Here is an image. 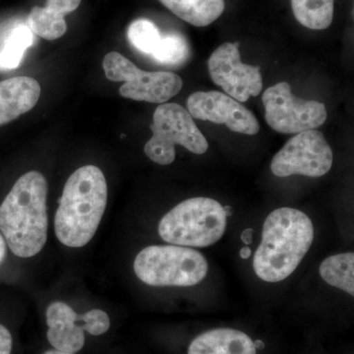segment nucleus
<instances>
[{
    "mask_svg": "<svg viewBox=\"0 0 354 354\" xmlns=\"http://www.w3.org/2000/svg\"><path fill=\"white\" fill-rule=\"evenodd\" d=\"M7 244L3 235L0 232V264L3 262L6 257Z\"/></svg>",
    "mask_w": 354,
    "mask_h": 354,
    "instance_id": "nucleus-24",
    "label": "nucleus"
},
{
    "mask_svg": "<svg viewBox=\"0 0 354 354\" xmlns=\"http://www.w3.org/2000/svg\"><path fill=\"white\" fill-rule=\"evenodd\" d=\"M314 227L299 209L272 211L263 225L262 241L254 255L256 276L267 283H279L297 269L313 243Z\"/></svg>",
    "mask_w": 354,
    "mask_h": 354,
    "instance_id": "nucleus-2",
    "label": "nucleus"
},
{
    "mask_svg": "<svg viewBox=\"0 0 354 354\" xmlns=\"http://www.w3.org/2000/svg\"><path fill=\"white\" fill-rule=\"evenodd\" d=\"M128 39L130 43L141 53L152 55L158 43H160L162 35L157 26L150 20L138 19L134 21L128 29Z\"/></svg>",
    "mask_w": 354,
    "mask_h": 354,
    "instance_id": "nucleus-21",
    "label": "nucleus"
},
{
    "mask_svg": "<svg viewBox=\"0 0 354 354\" xmlns=\"http://www.w3.org/2000/svg\"><path fill=\"white\" fill-rule=\"evenodd\" d=\"M254 344H255L256 349H263L265 346L264 342L259 341V339L254 342Z\"/></svg>",
    "mask_w": 354,
    "mask_h": 354,
    "instance_id": "nucleus-28",
    "label": "nucleus"
},
{
    "mask_svg": "<svg viewBox=\"0 0 354 354\" xmlns=\"http://www.w3.org/2000/svg\"><path fill=\"white\" fill-rule=\"evenodd\" d=\"M108 203L106 177L95 165H84L65 183L55 216L58 241L71 248L87 245L100 227Z\"/></svg>",
    "mask_w": 354,
    "mask_h": 354,
    "instance_id": "nucleus-3",
    "label": "nucleus"
},
{
    "mask_svg": "<svg viewBox=\"0 0 354 354\" xmlns=\"http://www.w3.org/2000/svg\"><path fill=\"white\" fill-rule=\"evenodd\" d=\"M188 354H257L254 342L241 330L221 328L198 335Z\"/></svg>",
    "mask_w": 354,
    "mask_h": 354,
    "instance_id": "nucleus-14",
    "label": "nucleus"
},
{
    "mask_svg": "<svg viewBox=\"0 0 354 354\" xmlns=\"http://www.w3.org/2000/svg\"><path fill=\"white\" fill-rule=\"evenodd\" d=\"M44 354H75L66 353V351H58V349H51V351H46Z\"/></svg>",
    "mask_w": 354,
    "mask_h": 354,
    "instance_id": "nucleus-27",
    "label": "nucleus"
},
{
    "mask_svg": "<svg viewBox=\"0 0 354 354\" xmlns=\"http://www.w3.org/2000/svg\"><path fill=\"white\" fill-rule=\"evenodd\" d=\"M253 239V230L252 228H247V230H244L241 234V241L244 242V243L251 244L252 243Z\"/></svg>",
    "mask_w": 354,
    "mask_h": 354,
    "instance_id": "nucleus-25",
    "label": "nucleus"
},
{
    "mask_svg": "<svg viewBox=\"0 0 354 354\" xmlns=\"http://www.w3.org/2000/svg\"><path fill=\"white\" fill-rule=\"evenodd\" d=\"M262 100L268 125L283 134L313 130L327 120V109L323 102L300 99L292 94L290 84L286 82L268 88Z\"/></svg>",
    "mask_w": 354,
    "mask_h": 354,
    "instance_id": "nucleus-8",
    "label": "nucleus"
},
{
    "mask_svg": "<svg viewBox=\"0 0 354 354\" xmlns=\"http://www.w3.org/2000/svg\"><path fill=\"white\" fill-rule=\"evenodd\" d=\"M354 254L353 252L335 254L323 261L319 272L321 278L328 283L354 295Z\"/></svg>",
    "mask_w": 354,
    "mask_h": 354,
    "instance_id": "nucleus-16",
    "label": "nucleus"
},
{
    "mask_svg": "<svg viewBox=\"0 0 354 354\" xmlns=\"http://www.w3.org/2000/svg\"><path fill=\"white\" fill-rule=\"evenodd\" d=\"M227 215L221 203L195 197L179 203L158 223V234L167 243L184 247H208L223 236Z\"/></svg>",
    "mask_w": 354,
    "mask_h": 354,
    "instance_id": "nucleus-4",
    "label": "nucleus"
},
{
    "mask_svg": "<svg viewBox=\"0 0 354 354\" xmlns=\"http://www.w3.org/2000/svg\"><path fill=\"white\" fill-rule=\"evenodd\" d=\"M334 153L322 132L308 130L288 140L272 158L274 176L321 177L332 169Z\"/></svg>",
    "mask_w": 354,
    "mask_h": 354,
    "instance_id": "nucleus-9",
    "label": "nucleus"
},
{
    "mask_svg": "<svg viewBox=\"0 0 354 354\" xmlns=\"http://www.w3.org/2000/svg\"><path fill=\"white\" fill-rule=\"evenodd\" d=\"M102 67L109 80L124 82L120 94L133 101L165 104L183 87V79L177 74L144 71L116 51L104 57Z\"/></svg>",
    "mask_w": 354,
    "mask_h": 354,
    "instance_id": "nucleus-7",
    "label": "nucleus"
},
{
    "mask_svg": "<svg viewBox=\"0 0 354 354\" xmlns=\"http://www.w3.org/2000/svg\"><path fill=\"white\" fill-rule=\"evenodd\" d=\"M81 1L82 0H46V7L65 17L67 14L75 11Z\"/></svg>",
    "mask_w": 354,
    "mask_h": 354,
    "instance_id": "nucleus-22",
    "label": "nucleus"
},
{
    "mask_svg": "<svg viewBox=\"0 0 354 354\" xmlns=\"http://www.w3.org/2000/svg\"><path fill=\"white\" fill-rule=\"evenodd\" d=\"M189 53L187 39L178 32H171L162 36L152 57L160 64L176 65L185 62Z\"/></svg>",
    "mask_w": 354,
    "mask_h": 354,
    "instance_id": "nucleus-20",
    "label": "nucleus"
},
{
    "mask_svg": "<svg viewBox=\"0 0 354 354\" xmlns=\"http://www.w3.org/2000/svg\"><path fill=\"white\" fill-rule=\"evenodd\" d=\"M151 130L153 136L144 147V152L158 165H167L174 162L176 145L196 155H203L209 148L206 137L197 127L189 111L174 102H165L158 106Z\"/></svg>",
    "mask_w": 354,
    "mask_h": 354,
    "instance_id": "nucleus-6",
    "label": "nucleus"
},
{
    "mask_svg": "<svg viewBox=\"0 0 354 354\" xmlns=\"http://www.w3.org/2000/svg\"><path fill=\"white\" fill-rule=\"evenodd\" d=\"M251 256V249L248 246L243 247L241 250V257L242 259H248Z\"/></svg>",
    "mask_w": 354,
    "mask_h": 354,
    "instance_id": "nucleus-26",
    "label": "nucleus"
},
{
    "mask_svg": "<svg viewBox=\"0 0 354 354\" xmlns=\"http://www.w3.org/2000/svg\"><path fill=\"white\" fill-rule=\"evenodd\" d=\"M223 209H225V215H227V216H232V207L225 206V208H223Z\"/></svg>",
    "mask_w": 354,
    "mask_h": 354,
    "instance_id": "nucleus-29",
    "label": "nucleus"
},
{
    "mask_svg": "<svg viewBox=\"0 0 354 354\" xmlns=\"http://www.w3.org/2000/svg\"><path fill=\"white\" fill-rule=\"evenodd\" d=\"M46 333L48 342L55 349L76 353L85 344V334H106L111 328V319L106 312L92 309L78 314L68 304L55 301L50 304L46 312Z\"/></svg>",
    "mask_w": 354,
    "mask_h": 354,
    "instance_id": "nucleus-10",
    "label": "nucleus"
},
{
    "mask_svg": "<svg viewBox=\"0 0 354 354\" xmlns=\"http://www.w3.org/2000/svg\"><path fill=\"white\" fill-rule=\"evenodd\" d=\"M13 339L10 330L0 324V354L12 353Z\"/></svg>",
    "mask_w": 354,
    "mask_h": 354,
    "instance_id": "nucleus-23",
    "label": "nucleus"
},
{
    "mask_svg": "<svg viewBox=\"0 0 354 354\" xmlns=\"http://www.w3.org/2000/svg\"><path fill=\"white\" fill-rule=\"evenodd\" d=\"M34 35L28 26L20 24L9 32L0 50V68H17L26 50L34 44Z\"/></svg>",
    "mask_w": 354,
    "mask_h": 354,
    "instance_id": "nucleus-18",
    "label": "nucleus"
},
{
    "mask_svg": "<svg viewBox=\"0 0 354 354\" xmlns=\"http://www.w3.org/2000/svg\"><path fill=\"white\" fill-rule=\"evenodd\" d=\"M48 183L39 171L26 172L0 205V232L14 255L31 258L48 241Z\"/></svg>",
    "mask_w": 354,
    "mask_h": 354,
    "instance_id": "nucleus-1",
    "label": "nucleus"
},
{
    "mask_svg": "<svg viewBox=\"0 0 354 354\" xmlns=\"http://www.w3.org/2000/svg\"><path fill=\"white\" fill-rule=\"evenodd\" d=\"M28 25L32 32L48 41L62 38L67 30L64 16L46 6L32 7L28 16Z\"/></svg>",
    "mask_w": 354,
    "mask_h": 354,
    "instance_id": "nucleus-19",
    "label": "nucleus"
},
{
    "mask_svg": "<svg viewBox=\"0 0 354 354\" xmlns=\"http://www.w3.org/2000/svg\"><path fill=\"white\" fill-rule=\"evenodd\" d=\"M239 43H225L209 58V73L216 85L237 102L248 101L257 97L263 88L260 67L241 62Z\"/></svg>",
    "mask_w": 354,
    "mask_h": 354,
    "instance_id": "nucleus-11",
    "label": "nucleus"
},
{
    "mask_svg": "<svg viewBox=\"0 0 354 354\" xmlns=\"http://www.w3.org/2000/svg\"><path fill=\"white\" fill-rule=\"evenodd\" d=\"M187 111L192 118L225 125L232 132L256 135L260 130L259 122L252 111L234 97L218 91L190 95Z\"/></svg>",
    "mask_w": 354,
    "mask_h": 354,
    "instance_id": "nucleus-12",
    "label": "nucleus"
},
{
    "mask_svg": "<svg viewBox=\"0 0 354 354\" xmlns=\"http://www.w3.org/2000/svg\"><path fill=\"white\" fill-rule=\"evenodd\" d=\"M41 95V86L32 77L0 81V127L31 111Z\"/></svg>",
    "mask_w": 354,
    "mask_h": 354,
    "instance_id": "nucleus-13",
    "label": "nucleus"
},
{
    "mask_svg": "<svg viewBox=\"0 0 354 354\" xmlns=\"http://www.w3.org/2000/svg\"><path fill=\"white\" fill-rule=\"evenodd\" d=\"M133 268L142 283L156 288L196 286L209 271L201 253L178 245L146 247L135 258Z\"/></svg>",
    "mask_w": 354,
    "mask_h": 354,
    "instance_id": "nucleus-5",
    "label": "nucleus"
},
{
    "mask_svg": "<svg viewBox=\"0 0 354 354\" xmlns=\"http://www.w3.org/2000/svg\"><path fill=\"white\" fill-rule=\"evenodd\" d=\"M181 20L195 27H206L225 11V0H160Z\"/></svg>",
    "mask_w": 354,
    "mask_h": 354,
    "instance_id": "nucleus-15",
    "label": "nucleus"
},
{
    "mask_svg": "<svg viewBox=\"0 0 354 354\" xmlns=\"http://www.w3.org/2000/svg\"><path fill=\"white\" fill-rule=\"evenodd\" d=\"M293 15L304 27L325 30L334 19L335 0H291Z\"/></svg>",
    "mask_w": 354,
    "mask_h": 354,
    "instance_id": "nucleus-17",
    "label": "nucleus"
}]
</instances>
